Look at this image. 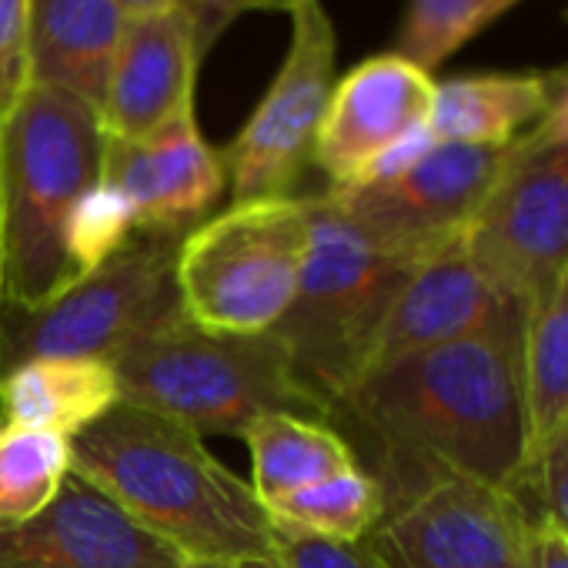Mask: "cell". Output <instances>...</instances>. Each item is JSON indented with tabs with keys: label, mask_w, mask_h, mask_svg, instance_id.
<instances>
[{
	"label": "cell",
	"mask_w": 568,
	"mask_h": 568,
	"mask_svg": "<svg viewBox=\"0 0 568 568\" xmlns=\"http://www.w3.org/2000/svg\"><path fill=\"white\" fill-rule=\"evenodd\" d=\"M328 422L362 432L385 505L435 478L511 491L528 458L525 312L365 372Z\"/></svg>",
	"instance_id": "1"
},
{
	"label": "cell",
	"mask_w": 568,
	"mask_h": 568,
	"mask_svg": "<svg viewBox=\"0 0 568 568\" xmlns=\"http://www.w3.org/2000/svg\"><path fill=\"white\" fill-rule=\"evenodd\" d=\"M71 475L108 495L184 561L277 558L274 521L251 481L168 415L118 402L71 438Z\"/></svg>",
	"instance_id": "2"
},
{
	"label": "cell",
	"mask_w": 568,
	"mask_h": 568,
	"mask_svg": "<svg viewBox=\"0 0 568 568\" xmlns=\"http://www.w3.org/2000/svg\"><path fill=\"white\" fill-rule=\"evenodd\" d=\"M101 114L54 88H28L0 118V302L41 308L81 277L68 224L101 184Z\"/></svg>",
	"instance_id": "3"
},
{
	"label": "cell",
	"mask_w": 568,
	"mask_h": 568,
	"mask_svg": "<svg viewBox=\"0 0 568 568\" xmlns=\"http://www.w3.org/2000/svg\"><path fill=\"white\" fill-rule=\"evenodd\" d=\"M121 402L168 415L197 435H244L264 415L328 422L274 332L214 335L184 315L111 358Z\"/></svg>",
	"instance_id": "4"
},
{
	"label": "cell",
	"mask_w": 568,
	"mask_h": 568,
	"mask_svg": "<svg viewBox=\"0 0 568 568\" xmlns=\"http://www.w3.org/2000/svg\"><path fill=\"white\" fill-rule=\"evenodd\" d=\"M418 261L372 241L328 194L308 197V254L298 295L271 332L328 418L368 368L385 315Z\"/></svg>",
	"instance_id": "5"
},
{
	"label": "cell",
	"mask_w": 568,
	"mask_h": 568,
	"mask_svg": "<svg viewBox=\"0 0 568 568\" xmlns=\"http://www.w3.org/2000/svg\"><path fill=\"white\" fill-rule=\"evenodd\" d=\"M305 254L308 197L231 204L181 241V312L214 335H264L292 308Z\"/></svg>",
	"instance_id": "6"
},
{
	"label": "cell",
	"mask_w": 568,
	"mask_h": 568,
	"mask_svg": "<svg viewBox=\"0 0 568 568\" xmlns=\"http://www.w3.org/2000/svg\"><path fill=\"white\" fill-rule=\"evenodd\" d=\"M184 234L134 231L108 261L41 308L0 305V378L34 358L111 362L131 342L178 322Z\"/></svg>",
	"instance_id": "7"
},
{
	"label": "cell",
	"mask_w": 568,
	"mask_h": 568,
	"mask_svg": "<svg viewBox=\"0 0 568 568\" xmlns=\"http://www.w3.org/2000/svg\"><path fill=\"white\" fill-rule=\"evenodd\" d=\"M462 244L528 315L568 264V148L538 124L521 134L465 224Z\"/></svg>",
	"instance_id": "8"
},
{
	"label": "cell",
	"mask_w": 568,
	"mask_h": 568,
	"mask_svg": "<svg viewBox=\"0 0 568 568\" xmlns=\"http://www.w3.org/2000/svg\"><path fill=\"white\" fill-rule=\"evenodd\" d=\"M292 41L247 124L224 148L231 201L292 197L312 168L315 138L338 84V34L325 0H292Z\"/></svg>",
	"instance_id": "9"
},
{
	"label": "cell",
	"mask_w": 568,
	"mask_h": 568,
	"mask_svg": "<svg viewBox=\"0 0 568 568\" xmlns=\"http://www.w3.org/2000/svg\"><path fill=\"white\" fill-rule=\"evenodd\" d=\"M525 521L511 491L435 478L385 505L365 541L388 568H531Z\"/></svg>",
	"instance_id": "10"
},
{
	"label": "cell",
	"mask_w": 568,
	"mask_h": 568,
	"mask_svg": "<svg viewBox=\"0 0 568 568\" xmlns=\"http://www.w3.org/2000/svg\"><path fill=\"white\" fill-rule=\"evenodd\" d=\"M515 144V141H511ZM511 144H432L392 178L325 191L372 241L425 257L455 237L485 201Z\"/></svg>",
	"instance_id": "11"
},
{
	"label": "cell",
	"mask_w": 568,
	"mask_h": 568,
	"mask_svg": "<svg viewBox=\"0 0 568 568\" xmlns=\"http://www.w3.org/2000/svg\"><path fill=\"white\" fill-rule=\"evenodd\" d=\"M435 84L425 68L395 51L362 61L335 84L312 158L332 191L355 187L385 151L428 128Z\"/></svg>",
	"instance_id": "12"
},
{
	"label": "cell",
	"mask_w": 568,
	"mask_h": 568,
	"mask_svg": "<svg viewBox=\"0 0 568 568\" xmlns=\"http://www.w3.org/2000/svg\"><path fill=\"white\" fill-rule=\"evenodd\" d=\"M184 558L94 485L68 475L38 515L0 525V568H181Z\"/></svg>",
	"instance_id": "13"
},
{
	"label": "cell",
	"mask_w": 568,
	"mask_h": 568,
	"mask_svg": "<svg viewBox=\"0 0 568 568\" xmlns=\"http://www.w3.org/2000/svg\"><path fill=\"white\" fill-rule=\"evenodd\" d=\"M101 181L128 201L134 227L151 234H187L227 187L221 154L201 138L194 111L138 141L108 138Z\"/></svg>",
	"instance_id": "14"
},
{
	"label": "cell",
	"mask_w": 568,
	"mask_h": 568,
	"mask_svg": "<svg viewBox=\"0 0 568 568\" xmlns=\"http://www.w3.org/2000/svg\"><path fill=\"white\" fill-rule=\"evenodd\" d=\"M511 312H525V305L505 298L455 237L415 264L385 315L365 372L478 335Z\"/></svg>",
	"instance_id": "15"
},
{
	"label": "cell",
	"mask_w": 568,
	"mask_h": 568,
	"mask_svg": "<svg viewBox=\"0 0 568 568\" xmlns=\"http://www.w3.org/2000/svg\"><path fill=\"white\" fill-rule=\"evenodd\" d=\"M197 68L201 51L184 4L128 18L98 111L108 138L138 141L191 114Z\"/></svg>",
	"instance_id": "16"
},
{
	"label": "cell",
	"mask_w": 568,
	"mask_h": 568,
	"mask_svg": "<svg viewBox=\"0 0 568 568\" xmlns=\"http://www.w3.org/2000/svg\"><path fill=\"white\" fill-rule=\"evenodd\" d=\"M128 18L114 0H31L28 78L101 111Z\"/></svg>",
	"instance_id": "17"
},
{
	"label": "cell",
	"mask_w": 568,
	"mask_h": 568,
	"mask_svg": "<svg viewBox=\"0 0 568 568\" xmlns=\"http://www.w3.org/2000/svg\"><path fill=\"white\" fill-rule=\"evenodd\" d=\"M121 402L118 375L101 358H34L0 378V425L74 438Z\"/></svg>",
	"instance_id": "18"
},
{
	"label": "cell",
	"mask_w": 568,
	"mask_h": 568,
	"mask_svg": "<svg viewBox=\"0 0 568 568\" xmlns=\"http://www.w3.org/2000/svg\"><path fill=\"white\" fill-rule=\"evenodd\" d=\"M548 74H465L435 84L428 131L438 144L505 148L548 111Z\"/></svg>",
	"instance_id": "19"
},
{
	"label": "cell",
	"mask_w": 568,
	"mask_h": 568,
	"mask_svg": "<svg viewBox=\"0 0 568 568\" xmlns=\"http://www.w3.org/2000/svg\"><path fill=\"white\" fill-rule=\"evenodd\" d=\"M241 438L251 452V488L264 505L358 465L348 438L322 418L264 415Z\"/></svg>",
	"instance_id": "20"
},
{
	"label": "cell",
	"mask_w": 568,
	"mask_h": 568,
	"mask_svg": "<svg viewBox=\"0 0 568 568\" xmlns=\"http://www.w3.org/2000/svg\"><path fill=\"white\" fill-rule=\"evenodd\" d=\"M525 412L528 465L568 415V264L525 315Z\"/></svg>",
	"instance_id": "21"
},
{
	"label": "cell",
	"mask_w": 568,
	"mask_h": 568,
	"mask_svg": "<svg viewBox=\"0 0 568 568\" xmlns=\"http://www.w3.org/2000/svg\"><path fill=\"white\" fill-rule=\"evenodd\" d=\"M264 508L274 528L328 541H362L385 511V491L362 465H352Z\"/></svg>",
	"instance_id": "22"
},
{
	"label": "cell",
	"mask_w": 568,
	"mask_h": 568,
	"mask_svg": "<svg viewBox=\"0 0 568 568\" xmlns=\"http://www.w3.org/2000/svg\"><path fill=\"white\" fill-rule=\"evenodd\" d=\"M71 475V438L0 425V525L48 508Z\"/></svg>",
	"instance_id": "23"
},
{
	"label": "cell",
	"mask_w": 568,
	"mask_h": 568,
	"mask_svg": "<svg viewBox=\"0 0 568 568\" xmlns=\"http://www.w3.org/2000/svg\"><path fill=\"white\" fill-rule=\"evenodd\" d=\"M518 4L521 0H408L395 54L432 74Z\"/></svg>",
	"instance_id": "24"
},
{
	"label": "cell",
	"mask_w": 568,
	"mask_h": 568,
	"mask_svg": "<svg viewBox=\"0 0 568 568\" xmlns=\"http://www.w3.org/2000/svg\"><path fill=\"white\" fill-rule=\"evenodd\" d=\"M134 214L128 201L111 191L104 181L78 204L68 224V254L81 274L94 271L101 261H108L131 234H134Z\"/></svg>",
	"instance_id": "25"
},
{
	"label": "cell",
	"mask_w": 568,
	"mask_h": 568,
	"mask_svg": "<svg viewBox=\"0 0 568 568\" xmlns=\"http://www.w3.org/2000/svg\"><path fill=\"white\" fill-rule=\"evenodd\" d=\"M531 491L538 501V518L551 521L568 535V415L538 448V455L525 465L521 478L511 491Z\"/></svg>",
	"instance_id": "26"
},
{
	"label": "cell",
	"mask_w": 568,
	"mask_h": 568,
	"mask_svg": "<svg viewBox=\"0 0 568 568\" xmlns=\"http://www.w3.org/2000/svg\"><path fill=\"white\" fill-rule=\"evenodd\" d=\"M277 531V558L284 568H388L378 551L362 541H328L298 531Z\"/></svg>",
	"instance_id": "27"
},
{
	"label": "cell",
	"mask_w": 568,
	"mask_h": 568,
	"mask_svg": "<svg viewBox=\"0 0 568 568\" xmlns=\"http://www.w3.org/2000/svg\"><path fill=\"white\" fill-rule=\"evenodd\" d=\"M28 28H31V0H0V118L31 88Z\"/></svg>",
	"instance_id": "28"
},
{
	"label": "cell",
	"mask_w": 568,
	"mask_h": 568,
	"mask_svg": "<svg viewBox=\"0 0 568 568\" xmlns=\"http://www.w3.org/2000/svg\"><path fill=\"white\" fill-rule=\"evenodd\" d=\"M292 0H184V11L194 28V41L201 58L217 44V38L251 11H284L288 14Z\"/></svg>",
	"instance_id": "29"
},
{
	"label": "cell",
	"mask_w": 568,
	"mask_h": 568,
	"mask_svg": "<svg viewBox=\"0 0 568 568\" xmlns=\"http://www.w3.org/2000/svg\"><path fill=\"white\" fill-rule=\"evenodd\" d=\"M525 545L531 568H568V535L531 511L525 521Z\"/></svg>",
	"instance_id": "30"
},
{
	"label": "cell",
	"mask_w": 568,
	"mask_h": 568,
	"mask_svg": "<svg viewBox=\"0 0 568 568\" xmlns=\"http://www.w3.org/2000/svg\"><path fill=\"white\" fill-rule=\"evenodd\" d=\"M124 18H144V14H161L171 8H181L184 0H114Z\"/></svg>",
	"instance_id": "31"
},
{
	"label": "cell",
	"mask_w": 568,
	"mask_h": 568,
	"mask_svg": "<svg viewBox=\"0 0 568 568\" xmlns=\"http://www.w3.org/2000/svg\"><path fill=\"white\" fill-rule=\"evenodd\" d=\"M181 568H284L281 558H247V561H184Z\"/></svg>",
	"instance_id": "32"
},
{
	"label": "cell",
	"mask_w": 568,
	"mask_h": 568,
	"mask_svg": "<svg viewBox=\"0 0 568 568\" xmlns=\"http://www.w3.org/2000/svg\"><path fill=\"white\" fill-rule=\"evenodd\" d=\"M0 305H4V302H0Z\"/></svg>",
	"instance_id": "33"
}]
</instances>
